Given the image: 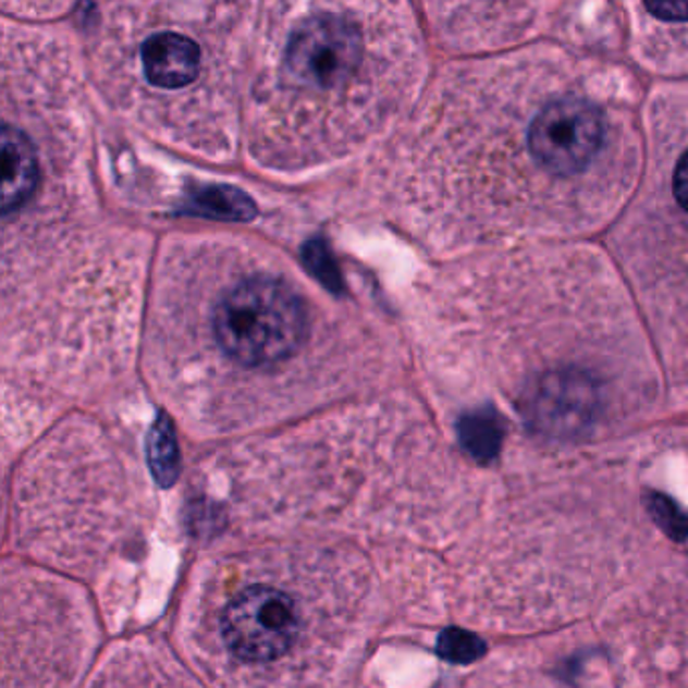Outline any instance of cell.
Returning <instances> with one entry per match:
<instances>
[{"label":"cell","mask_w":688,"mask_h":688,"mask_svg":"<svg viewBox=\"0 0 688 688\" xmlns=\"http://www.w3.org/2000/svg\"><path fill=\"white\" fill-rule=\"evenodd\" d=\"M664 99L642 191L616 245L666 366L688 380V96Z\"/></svg>","instance_id":"1"},{"label":"cell","mask_w":688,"mask_h":688,"mask_svg":"<svg viewBox=\"0 0 688 688\" xmlns=\"http://www.w3.org/2000/svg\"><path fill=\"white\" fill-rule=\"evenodd\" d=\"M302 576L275 569L234 578L214 606L210 634L229 671L248 680H273L307 662L323 632L321 593L302 590Z\"/></svg>","instance_id":"2"},{"label":"cell","mask_w":688,"mask_h":688,"mask_svg":"<svg viewBox=\"0 0 688 688\" xmlns=\"http://www.w3.org/2000/svg\"><path fill=\"white\" fill-rule=\"evenodd\" d=\"M212 331L236 364L273 366L304 344L305 305L285 281L250 277L222 295L212 314Z\"/></svg>","instance_id":"3"},{"label":"cell","mask_w":688,"mask_h":688,"mask_svg":"<svg viewBox=\"0 0 688 688\" xmlns=\"http://www.w3.org/2000/svg\"><path fill=\"white\" fill-rule=\"evenodd\" d=\"M361 56L364 42L352 21L337 14H317L291 30L283 70L304 89L330 91L356 73Z\"/></svg>","instance_id":"4"},{"label":"cell","mask_w":688,"mask_h":688,"mask_svg":"<svg viewBox=\"0 0 688 688\" xmlns=\"http://www.w3.org/2000/svg\"><path fill=\"white\" fill-rule=\"evenodd\" d=\"M146 79L160 89H182L200 73V49L182 33H156L139 51Z\"/></svg>","instance_id":"5"},{"label":"cell","mask_w":688,"mask_h":688,"mask_svg":"<svg viewBox=\"0 0 688 688\" xmlns=\"http://www.w3.org/2000/svg\"><path fill=\"white\" fill-rule=\"evenodd\" d=\"M39 160L30 139L11 124L2 127V212L9 217L37 188Z\"/></svg>","instance_id":"6"},{"label":"cell","mask_w":688,"mask_h":688,"mask_svg":"<svg viewBox=\"0 0 688 688\" xmlns=\"http://www.w3.org/2000/svg\"><path fill=\"white\" fill-rule=\"evenodd\" d=\"M505 434L507 427L503 425V420L482 408H472L458 420L460 444L479 463L495 460L503 449Z\"/></svg>","instance_id":"7"},{"label":"cell","mask_w":688,"mask_h":688,"mask_svg":"<svg viewBox=\"0 0 688 688\" xmlns=\"http://www.w3.org/2000/svg\"><path fill=\"white\" fill-rule=\"evenodd\" d=\"M193 212L207 214L212 219L226 221H247L255 214V205L245 194L233 188H205L202 193L194 194L191 202Z\"/></svg>","instance_id":"8"},{"label":"cell","mask_w":688,"mask_h":688,"mask_svg":"<svg viewBox=\"0 0 688 688\" xmlns=\"http://www.w3.org/2000/svg\"><path fill=\"white\" fill-rule=\"evenodd\" d=\"M647 509L650 517L659 524L662 531L675 541H687L688 539V513L673 501L671 496L662 493H648Z\"/></svg>","instance_id":"9"},{"label":"cell","mask_w":688,"mask_h":688,"mask_svg":"<svg viewBox=\"0 0 688 688\" xmlns=\"http://www.w3.org/2000/svg\"><path fill=\"white\" fill-rule=\"evenodd\" d=\"M442 656L451 662L477 661L484 654V642L475 634L463 632V630H449L442 634L441 644H439Z\"/></svg>","instance_id":"10"},{"label":"cell","mask_w":688,"mask_h":688,"mask_svg":"<svg viewBox=\"0 0 688 688\" xmlns=\"http://www.w3.org/2000/svg\"><path fill=\"white\" fill-rule=\"evenodd\" d=\"M150 451H152V465L162 475L176 468V444H174V437H172V428L165 418L164 420L160 418L153 428Z\"/></svg>","instance_id":"11"},{"label":"cell","mask_w":688,"mask_h":688,"mask_svg":"<svg viewBox=\"0 0 688 688\" xmlns=\"http://www.w3.org/2000/svg\"><path fill=\"white\" fill-rule=\"evenodd\" d=\"M125 688H130V687H125ZM132 688H165V687H146V685H144V687H132ZM170 688V687H168ZM176 688V687H174Z\"/></svg>","instance_id":"12"}]
</instances>
